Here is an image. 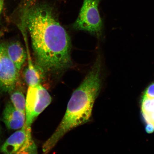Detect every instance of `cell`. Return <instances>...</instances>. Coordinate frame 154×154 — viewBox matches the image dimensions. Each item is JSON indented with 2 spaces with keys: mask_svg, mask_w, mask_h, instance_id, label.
<instances>
[{
  "mask_svg": "<svg viewBox=\"0 0 154 154\" xmlns=\"http://www.w3.org/2000/svg\"><path fill=\"white\" fill-rule=\"evenodd\" d=\"M144 95L149 98H154V82L148 87Z\"/></svg>",
  "mask_w": 154,
  "mask_h": 154,
  "instance_id": "cell-12",
  "label": "cell"
},
{
  "mask_svg": "<svg viewBox=\"0 0 154 154\" xmlns=\"http://www.w3.org/2000/svg\"><path fill=\"white\" fill-rule=\"evenodd\" d=\"M145 130L148 134L152 133L154 131V125L150 123H148L146 127Z\"/></svg>",
  "mask_w": 154,
  "mask_h": 154,
  "instance_id": "cell-14",
  "label": "cell"
},
{
  "mask_svg": "<svg viewBox=\"0 0 154 154\" xmlns=\"http://www.w3.org/2000/svg\"><path fill=\"white\" fill-rule=\"evenodd\" d=\"M4 5V0H0V18L2 12Z\"/></svg>",
  "mask_w": 154,
  "mask_h": 154,
  "instance_id": "cell-16",
  "label": "cell"
},
{
  "mask_svg": "<svg viewBox=\"0 0 154 154\" xmlns=\"http://www.w3.org/2000/svg\"><path fill=\"white\" fill-rule=\"evenodd\" d=\"M51 96L41 84L29 86L26 99V124L30 126L38 115L51 103Z\"/></svg>",
  "mask_w": 154,
  "mask_h": 154,
  "instance_id": "cell-3",
  "label": "cell"
},
{
  "mask_svg": "<svg viewBox=\"0 0 154 154\" xmlns=\"http://www.w3.org/2000/svg\"><path fill=\"white\" fill-rule=\"evenodd\" d=\"M0 151L6 154L36 153L37 148L31 134L30 126H24L6 140Z\"/></svg>",
  "mask_w": 154,
  "mask_h": 154,
  "instance_id": "cell-4",
  "label": "cell"
},
{
  "mask_svg": "<svg viewBox=\"0 0 154 154\" xmlns=\"http://www.w3.org/2000/svg\"><path fill=\"white\" fill-rule=\"evenodd\" d=\"M26 114L17 110L9 102L6 105L3 113L2 120L10 130L21 128L26 123Z\"/></svg>",
  "mask_w": 154,
  "mask_h": 154,
  "instance_id": "cell-7",
  "label": "cell"
},
{
  "mask_svg": "<svg viewBox=\"0 0 154 154\" xmlns=\"http://www.w3.org/2000/svg\"><path fill=\"white\" fill-rule=\"evenodd\" d=\"M142 114L146 122L154 125V112L150 114L142 113Z\"/></svg>",
  "mask_w": 154,
  "mask_h": 154,
  "instance_id": "cell-13",
  "label": "cell"
},
{
  "mask_svg": "<svg viewBox=\"0 0 154 154\" xmlns=\"http://www.w3.org/2000/svg\"><path fill=\"white\" fill-rule=\"evenodd\" d=\"M22 20L29 34L38 67L42 72H61L72 66L70 38L59 23L52 7L46 4L27 6Z\"/></svg>",
  "mask_w": 154,
  "mask_h": 154,
  "instance_id": "cell-1",
  "label": "cell"
},
{
  "mask_svg": "<svg viewBox=\"0 0 154 154\" xmlns=\"http://www.w3.org/2000/svg\"><path fill=\"white\" fill-rule=\"evenodd\" d=\"M3 45L8 56L20 72L27 58V53L24 48L18 41L11 42Z\"/></svg>",
  "mask_w": 154,
  "mask_h": 154,
  "instance_id": "cell-8",
  "label": "cell"
},
{
  "mask_svg": "<svg viewBox=\"0 0 154 154\" xmlns=\"http://www.w3.org/2000/svg\"><path fill=\"white\" fill-rule=\"evenodd\" d=\"M100 61H97L83 81L73 92L60 124L43 145L44 153L51 151L69 131L89 121L100 90Z\"/></svg>",
  "mask_w": 154,
  "mask_h": 154,
  "instance_id": "cell-2",
  "label": "cell"
},
{
  "mask_svg": "<svg viewBox=\"0 0 154 154\" xmlns=\"http://www.w3.org/2000/svg\"><path fill=\"white\" fill-rule=\"evenodd\" d=\"M100 0H84L83 3L74 27L91 33L101 32L102 23L98 6Z\"/></svg>",
  "mask_w": 154,
  "mask_h": 154,
  "instance_id": "cell-5",
  "label": "cell"
},
{
  "mask_svg": "<svg viewBox=\"0 0 154 154\" xmlns=\"http://www.w3.org/2000/svg\"><path fill=\"white\" fill-rule=\"evenodd\" d=\"M0 135H1V130H0Z\"/></svg>",
  "mask_w": 154,
  "mask_h": 154,
  "instance_id": "cell-17",
  "label": "cell"
},
{
  "mask_svg": "<svg viewBox=\"0 0 154 154\" xmlns=\"http://www.w3.org/2000/svg\"><path fill=\"white\" fill-rule=\"evenodd\" d=\"M19 72L14 63L8 56L3 45L0 69V89L3 92H12L16 85Z\"/></svg>",
  "mask_w": 154,
  "mask_h": 154,
  "instance_id": "cell-6",
  "label": "cell"
},
{
  "mask_svg": "<svg viewBox=\"0 0 154 154\" xmlns=\"http://www.w3.org/2000/svg\"><path fill=\"white\" fill-rule=\"evenodd\" d=\"M3 51V44H2L0 42V69L1 67Z\"/></svg>",
  "mask_w": 154,
  "mask_h": 154,
  "instance_id": "cell-15",
  "label": "cell"
},
{
  "mask_svg": "<svg viewBox=\"0 0 154 154\" xmlns=\"http://www.w3.org/2000/svg\"><path fill=\"white\" fill-rule=\"evenodd\" d=\"M24 76L25 81L29 87H33L41 84V73L34 64L28 65L24 71Z\"/></svg>",
  "mask_w": 154,
  "mask_h": 154,
  "instance_id": "cell-9",
  "label": "cell"
},
{
  "mask_svg": "<svg viewBox=\"0 0 154 154\" xmlns=\"http://www.w3.org/2000/svg\"><path fill=\"white\" fill-rule=\"evenodd\" d=\"M10 98L11 103L15 108L26 114V99L22 92L18 90L13 91Z\"/></svg>",
  "mask_w": 154,
  "mask_h": 154,
  "instance_id": "cell-10",
  "label": "cell"
},
{
  "mask_svg": "<svg viewBox=\"0 0 154 154\" xmlns=\"http://www.w3.org/2000/svg\"><path fill=\"white\" fill-rule=\"evenodd\" d=\"M142 113L150 114L154 112V98H149L143 95L142 101Z\"/></svg>",
  "mask_w": 154,
  "mask_h": 154,
  "instance_id": "cell-11",
  "label": "cell"
}]
</instances>
